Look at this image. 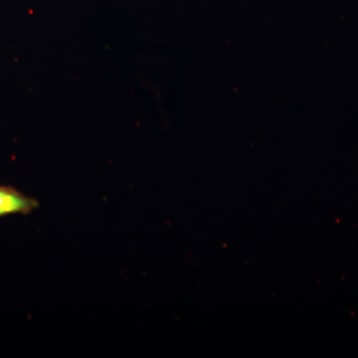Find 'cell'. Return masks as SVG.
Wrapping results in <instances>:
<instances>
[{"instance_id": "1", "label": "cell", "mask_w": 358, "mask_h": 358, "mask_svg": "<svg viewBox=\"0 0 358 358\" xmlns=\"http://www.w3.org/2000/svg\"><path fill=\"white\" fill-rule=\"evenodd\" d=\"M39 202L18 192L13 186L0 185V218L6 216L29 215L38 208Z\"/></svg>"}]
</instances>
